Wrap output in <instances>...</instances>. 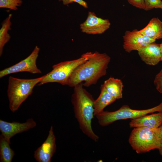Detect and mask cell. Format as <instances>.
Segmentation results:
<instances>
[{"instance_id": "6da1fadb", "label": "cell", "mask_w": 162, "mask_h": 162, "mask_svg": "<svg viewBox=\"0 0 162 162\" xmlns=\"http://www.w3.org/2000/svg\"><path fill=\"white\" fill-rule=\"evenodd\" d=\"M110 60V57L105 53L89 52L88 59L75 69L67 85L74 87L83 82V86L86 87L95 84L106 75Z\"/></svg>"}, {"instance_id": "7a4b0ae2", "label": "cell", "mask_w": 162, "mask_h": 162, "mask_svg": "<svg viewBox=\"0 0 162 162\" xmlns=\"http://www.w3.org/2000/svg\"><path fill=\"white\" fill-rule=\"evenodd\" d=\"M82 83L74 87L71 101L73 106L75 118L82 132L95 142H98L99 136L94 132L92 122L94 118L93 104L92 95L83 88Z\"/></svg>"}, {"instance_id": "3957f363", "label": "cell", "mask_w": 162, "mask_h": 162, "mask_svg": "<svg viewBox=\"0 0 162 162\" xmlns=\"http://www.w3.org/2000/svg\"><path fill=\"white\" fill-rule=\"evenodd\" d=\"M43 77L32 79H21L11 76L9 77L7 93L9 107L11 111L14 112L18 110Z\"/></svg>"}, {"instance_id": "277c9868", "label": "cell", "mask_w": 162, "mask_h": 162, "mask_svg": "<svg viewBox=\"0 0 162 162\" xmlns=\"http://www.w3.org/2000/svg\"><path fill=\"white\" fill-rule=\"evenodd\" d=\"M128 141L133 149L137 154L158 149L160 145L159 127L134 128L131 132Z\"/></svg>"}, {"instance_id": "5b68a950", "label": "cell", "mask_w": 162, "mask_h": 162, "mask_svg": "<svg viewBox=\"0 0 162 162\" xmlns=\"http://www.w3.org/2000/svg\"><path fill=\"white\" fill-rule=\"evenodd\" d=\"M89 52L83 54L79 58L61 62L53 65L52 70L43 77L38 84L40 86L50 82H57L68 85L69 80L75 69L88 58Z\"/></svg>"}, {"instance_id": "8992f818", "label": "cell", "mask_w": 162, "mask_h": 162, "mask_svg": "<svg viewBox=\"0 0 162 162\" xmlns=\"http://www.w3.org/2000/svg\"><path fill=\"white\" fill-rule=\"evenodd\" d=\"M156 112H162V102L153 107L143 110H134L127 105H124L116 111H103L95 116L99 124L104 127L118 120L135 119Z\"/></svg>"}, {"instance_id": "52a82bcc", "label": "cell", "mask_w": 162, "mask_h": 162, "mask_svg": "<svg viewBox=\"0 0 162 162\" xmlns=\"http://www.w3.org/2000/svg\"><path fill=\"white\" fill-rule=\"evenodd\" d=\"M40 48L36 46L31 54L24 59L14 65L0 71V78L8 75L20 72H27L32 74L41 73V71L36 65Z\"/></svg>"}, {"instance_id": "ba28073f", "label": "cell", "mask_w": 162, "mask_h": 162, "mask_svg": "<svg viewBox=\"0 0 162 162\" xmlns=\"http://www.w3.org/2000/svg\"><path fill=\"white\" fill-rule=\"evenodd\" d=\"M123 47L126 52L130 53L153 42L155 40L151 39L142 33L137 29L126 31L123 36Z\"/></svg>"}, {"instance_id": "9c48e42d", "label": "cell", "mask_w": 162, "mask_h": 162, "mask_svg": "<svg viewBox=\"0 0 162 162\" xmlns=\"http://www.w3.org/2000/svg\"><path fill=\"white\" fill-rule=\"evenodd\" d=\"M110 25L108 20L98 17L94 13L90 11L86 20L80 26L82 32L94 35L103 33L110 28Z\"/></svg>"}, {"instance_id": "30bf717a", "label": "cell", "mask_w": 162, "mask_h": 162, "mask_svg": "<svg viewBox=\"0 0 162 162\" xmlns=\"http://www.w3.org/2000/svg\"><path fill=\"white\" fill-rule=\"evenodd\" d=\"M36 125V122L32 118H29L22 123L10 122L0 119V130L2 134L9 142L10 139L16 134L27 131Z\"/></svg>"}, {"instance_id": "8fae6325", "label": "cell", "mask_w": 162, "mask_h": 162, "mask_svg": "<svg viewBox=\"0 0 162 162\" xmlns=\"http://www.w3.org/2000/svg\"><path fill=\"white\" fill-rule=\"evenodd\" d=\"M56 148V138L52 126L45 140L34 151V158L38 162H50Z\"/></svg>"}, {"instance_id": "7c38bea8", "label": "cell", "mask_w": 162, "mask_h": 162, "mask_svg": "<svg viewBox=\"0 0 162 162\" xmlns=\"http://www.w3.org/2000/svg\"><path fill=\"white\" fill-rule=\"evenodd\" d=\"M141 60L147 64L155 65L161 61L160 44L151 43L138 51Z\"/></svg>"}, {"instance_id": "4fadbf2b", "label": "cell", "mask_w": 162, "mask_h": 162, "mask_svg": "<svg viewBox=\"0 0 162 162\" xmlns=\"http://www.w3.org/2000/svg\"><path fill=\"white\" fill-rule=\"evenodd\" d=\"M147 115L132 119L129 123L130 128L144 127L156 128L162 124V112Z\"/></svg>"}, {"instance_id": "5bb4252c", "label": "cell", "mask_w": 162, "mask_h": 162, "mask_svg": "<svg viewBox=\"0 0 162 162\" xmlns=\"http://www.w3.org/2000/svg\"><path fill=\"white\" fill-rule=\"evenodd\" d=\"M148 37L156 40L162 38V22L158 18H152L148 24L140 30Z\"/></svg>"}, {"instance_id": "9a60e30c", "label": "cell", "mask_w": 162, "mask_h": 162, "mask_svg": "<svg viewBox=\"0 0 162 162\" xmlns=\"http://www.w3.org/2000/svg\"><path fill=\"white\" fill-rule=\"evenodd\" d=\"M100 94L93 104L94 115L96 116L104 111V109L116 100L107 91L103 85L100 87Z\"/></svg>"}, {"instance_id": "2e32d148", "label": "cell", "mask_w": 162, "mask_h": 162, "mask_svg": "<svg viewBox=\"0 0 162 162\" xmlns=\"http://www.w3.org/2000/svg\"><path fill=\"white\" fill-rule=\"evenodd\" d=\"M108 93L116 100L122 98L124 85L119 79L110 77L102 84Z\"/></svg>"}, {"instance_id": "e0dca14e", "label": "cell", "mask_w": 162, "mask_h": 162, "mask_svg": "<svg viewBox=\"0 0 162 162\" xmlns=\"http://www.w3.org/2000/svg\"><path fill=\"white\" fill-rule=\"evenodd\" d=\"M10 142L1 134L0 136V161L11 162L14 155V151L10 146Z\"/></svg>"}, {"instance_id": "ac0fdd59", "label": "cell", "mask_w": 162, "mask_h": 162, "mask_svg": "<svg viewBox=\"0 0 162 162\" xmlns=\"http://www.w3.org/2000/svg\"><path fill=\"white\" fill-rule=\"evenodd\" d=\"M12 16L11 14H9L2 23V26L0 29V56L2 54L3 48L5 45L9 41L11 38L8 32L11 29V19Z\"/></svg>"}, {"instance_id": "d6986e66", "label": "cell", "mask_w": 162, "mask_h": 162, "mask_svg": "<svg viewBox=\"0 0 162 162\" xmlns=\"http://www.w3.org/2000/svg\"><path fill=\"white\" fill-rule=\"evenodd\" d=\"M22 0H0V8L16 10L18 7L21 5Z\"/></svg>"}, {"instance_id": "ffe728a7", "label": "cell", "mask_w": 162, "mask_h": 162, "mask_svg": "<svg viewBox=\"0 0 162 162\" xmlns=\"http://www.w3.org/2000/svg\"><path fill=\"white\" fill-rule=\"evenodd\" d=\"M145 10L147 11L153 8L162 9V1L161 0H144Z\"/></svg>"}, {"instance_id": "44dd1931", "label": "cell", "mask_w": 162, "mask_h": 162, "mask_svg": "<svg viewBox=\"0 0 162 162\" xmlns=\"http://www.w3.org/2000/svg\"><path fill=\"white\" fill-rule=\"evenodd\" d=\"M154 83L157 90L162 93V68L159 73L156 75Z\"/></svg>"}, {"instance_id": "7402d4cb", "label": "cell", "mask_w": 162, "mask_h": 162, "mask_svg": "<svg viewBox=\"0 0 162 162\" xmlns=\"http://www.w3.org/2000/svg\"><path fill=\"white\" fill-rule=\"evenodd\" d=\"M128 2L133 6L145 10L144 0H127Z\"/></svg>"}, {"instance_id": "603a6c76", "label": "cell", "mask_w": 162, "mask_h": 162, "mask_svg": "<svg viewBox=\"0 0 162 162\" xmlns=\"http://www.w3.org/2000/svg\"><path fill=\"white\" fill-rule=\"evenodd\" d=\"M59 1H62L63 4L64 5H68L73 2H76L85 8H88L87 3L83 0H59Z\"/></svg>"}, {"instance_id": "cb8c5ba5", "label": "cell", "mask_w": 162, "mask_h": 162, "mask_svg": "<svg viewBox=\"0 0 162 162\" xmlns=\"http://www.w3.org/2000/svg\"><path fill=\"white\" fill-rule=\"evenodd\" d=\"M160 130V145L158 149L160 154L162 156V124L159 127Z\"/></svg>"}, {"instance_id": "d4e9b609", "label": "cell", "mask_w": 162, "mask_h": 162, "mask_svg": "<svg viewBox=\"0 0 162 162\" xmlns=\"http://www.w3.org/2000/svg\"><path fill=\"white\" fill-rule=\"evenodd\" d=\"M160 50L161 56V61L162 62V43L160 44Z\"/></svg>"}]
</instances>
